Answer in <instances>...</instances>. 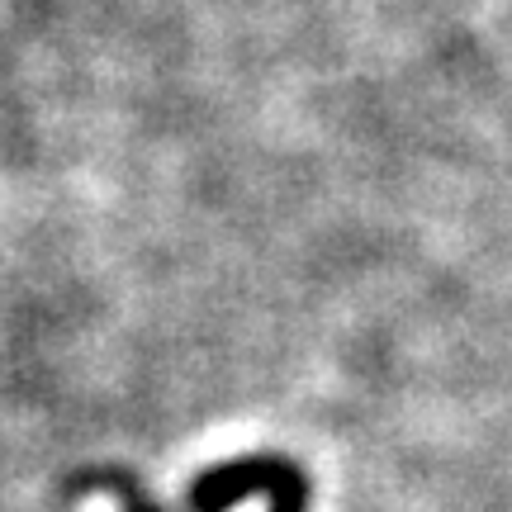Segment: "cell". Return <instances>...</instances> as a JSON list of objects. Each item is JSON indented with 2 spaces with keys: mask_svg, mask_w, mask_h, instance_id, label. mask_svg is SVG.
Instances as JSON below:
<instances>
[{
  "mask_svg": "<svg viewBox=\"0 0 512 512\" xmlns=\"http://www.w3.org/2000/svg\"><path fill=\"white\" fill-rule=\"evenodd\" d=\"M247 494H266L271 512H309V475L294 460L247 456V460H228V465L204 470L185 498H190L195 512H228Z\"/></svg>",
  "mask_w": 512,
  "mask_h": 512,
  "instance_id": "obj_1",
  "label": "cell"
}]
</instances>
